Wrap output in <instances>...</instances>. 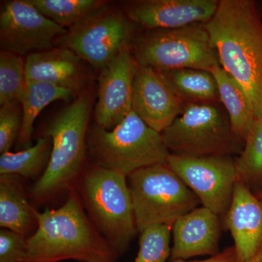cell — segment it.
Here are the masks:
<instances>
[{
	"instance_id": "cell-1",
	"label": "cell",
	"mask_w": 262,
	"mask_h": 262,
	"mask_svg": "<svg viewBox=\"0 0 262 262\" xmlns=\"http://www.w3.org/2000/svg\"><path fill=\"white\" fill-rule=\"evenodd\" d=\"M221 67L247 94L262 117V22L251 0H220L205 24Z\"/></svg>"
},
{
	"instance_id": "cell-2",
	"label": "cell",
	"mask_w": 262,
	"mask_h": 262,
	"mask_svg": "<svg viewBox=\"0 0 262 262\" xmlns=\"http://www.w3.org/2000/svg\"><path fill=\"white\" fill-rule=\"evenodd\" d=\"M36 215L37 227L27 237L24 262H115L116 253L90 220L75 189L60 208Z\"/></svg>"
},
{
	"instance_id": "cell-3",
	"label": "cell",
	"mask_w": 262,
	"mask_h": 262,
	"mask_svg": "<svg viewBox=\"0 0 262 262\" xmlns=\"http://www.w3.org/2000/svg\"><path fill=\"white\" fill-rule=\"evenodd\" d=\"M94 96L90 91L77 96L48 122L42 132L52 140L51 159L30 189L33 201L44 203L75 189L83 173L87 136Z\"/></svg>"
},
{
	"instance_id": "cell-4",
	"label": "cell",
	"mask_w": 262,
	"mask_h": 262,
	"mask_svg": "<svg viewBox=\"0 0 262 262\" xmlns=\"http://www.w3.org/2000/svg\"><path fill=\"white\" fill-rule=\"evenodd\" d=\"M76 186L82 206L98 232L117 256L125 252L138 232L127 177L91 165Z\"/></svg>"
},
{
	"instance_id": "cell-5",
	"label": "cell",
	"mask_w": 262,
	"mask_h": 262,
	"mask_svg": "<svg viewBox=\"0 0 262 262\" xmlns=\"http://www.w3.org/2000/svg\"><path fill=\"white\" fill-rule=\"evenodd\" d=\"M87 149L91 165L127 177L141 168L166 164L170 155L161 134L133 111L112 130L96 124L89 127Z\"/></svg>"
},
{
	"instance_id": "cell-6",
	"label": "cell",
	"mask_w": 262,
	"mask_h": 262,
	"mask_svg": "<svg viewBox=\"0 0 262 262\" xmlns=\"http://www.w3.org/2000/svg\"><path fill=\"white\" fill-rule=\"evenodd\" d=\"M161 135L170 154L178 156H238L244 146L220 103H187Z\"/></svg>"
},
{
	"instance_id": "cell-7",
	"label": "cell",
	"mask_w": 262,
	"mask_h": 262,
	"mask_svg": "<svg viewBox=\"0 0 262 262\" xmlns=\"http://www.w3.org/2000/svg\"><path fill=\"white\" fill-rule=\"evenodd\" d=\"M131 53L138 64L157 72L193 69L211 72L220 65L204 24L146 30L135 37Z\"/></svg>"
},
{
	"instance_id": "cell-8",
	"label": "cell",
	"mask_w": 262,
	"mask_h": 262,
	"mask_svg": "<svg viewBox=\"0 0 262 262\" xmlns=\"http://www.w3.org/2000/svg\"><path fill=\"white\" fill-rule=\"evenodd\" d=\"M136 227L173 225L201 204L194 192L166 164L141 168L127 177Z\"/></svg>"
},
{
	"instance_id": "cell-9",
	"label": "cell",
	"mask_w": 262,
	"mask_h": 262,
	"mask_svg": "<svg viewBox=\"0 0 262 262\" xmlns=\"http://www.w3.org/2000/svg\"><path fill=\"white\" fill-rule=\"evenodd\" d=\"M134 24L110 2L69 29L57 46L69 48L101 72L120 53L131 49Z\"/></svg>"
},
{
	"instance_id": "cell-10",
	"label": "cell",
	"mask_w": 262,
	"mask_h": 262,
	"mask_svg": "<svg viewBox=\"0 0 262 262\" xmlns=\"http://www.w3.org/2000/svg\"><path fill=\"white\" fill-rule=\"evenodd\" d=\"M167 165L195 194L202 206L223 220L237 182L234 157L194 158L170 154Z\"/></svg>"
},
{
	"instance_id": "cell-11",
	"label": "cell",
	"mask_w": 262,
	"mask_h": 262,
	"mask_svg": "<svg viewBox=\"0 0 262 262\" xmlns=\"http://www.w3.org/2000/svg\"><path fill=\"white\" fill-rule=\"evenodd\" d=\"M67 31L44 16L28 0H11L2 5L1 51L22 57L48 51L57 46Z\"/></svg>"
},
{
	"instance_id": "cell-12",
	"label": "cell",
	"mask_w": 262,
	"mask_h": 262,
	"mask_svg": "<svg viewBox=\"0 0 262 262\" xmlns=\"http://www.w3.org/2000/svg\"><path fill=\"white\" fill-rule=\"evenodd\" d=\"M138 63L131 49L122 52L100 72L95 124L110 130L132 112L133 89Z\"/></svg>"
},
{
	"instance_id": "cell-13",
	"label": "cell",
	"mask_w": 262,
	"mask_h": 262,
	"mask_svg": "<svg viewBox=\"0 0 262 262\" xmlns=\"http://www.w3.org/2000/svg\"><path fill=\"white\" fill-rule=\"evenodd\" d=\"M218 5L216 0H138L124 3L122 10L146 30L175 29L206 24Z\"/></svg>"
},
{
	"instance_id": "cell-14",
	"label": "cell",
	"mask_w": 262,
	"mask_h": 262,
	"mask_svg": "<svg viewBox=\"0 0 262 262\" xmlns=\"http://www.w3.org/2000/svg\"><path fill=\"white\" fill-rule=\"evenodd\" d=\"M186 105L160 72L138 64L133 89L132 111L148 126L162 134L182 113Z\"/></svg>"
},
{
	"instance_id": "cell-15",
	"label": "cell",
	"mask_w": 262,
	"mask_h": 262,
	"mask_svg": "<svg viewBox=\"0 0 262 262\" xmlns=\"http://www.w3.org/2000/svg\"><path fill=\"white\" fill-rule=\"evenodd\" d=\"M89 65L75 52L57 46L26 57V78L27 82H46L67 90L77 98L91 91L93 74Z\"/></svg>"
},
{
	"instance_id": "cell-16",
	"label": "cell",
	"mask_w": 262,
	"mask_h": 262,
	"mask_svg": "<svg viewBox=\"0 0 262 262\" xmlns=\"http://www.w3.org/2000/svg\"><path fill=\"white\" fill-rule=\"evenodd\" d=\"M223 225L222 217L203 206L179 217L172 225L170 261L219 254Z\"/></svg>"
},
{
	"instance_id": "cell-17",
	"label": "cell",
	"mask_w": 262,
	"mask_h": 262,
	"mask_svg": "<svg viewBox=\"0 0 262 262\" xmlns=\"http://www.w3.org/2000/svg\"><path fill=\"white\" fill-rule=\"evenodd\" d=\"M223 222L233 237L238 262L249 261L262 245V199L237 181Z\"/></svg>"
},
{
	"instance_id": "cell-18",
	"label": "cell",
	"mask_w": 262,
	"mask_h": 262,
	"mask_svg": "<svg viewBox=\"0 0 262 262\" xmlns=\"http://www.w3.org/2000/svg\"><path fill=\"white\" fill-rule=\"evenodd\" d=\"M37 210L29 201L23 178L0 175V226L24 237L37 227Z\"/></svg>"
},
{
	"instance_id": "cell-19",
	"label": "cell",
	"mask_w": 262,
	"mask_h": 262,
	"mask_svg": "<svg viewBox=\"0 0 262 262\" xmlns=\"http://www.w3.org/2000/svg\"><path fill=\"white\" fill-rule=\"evenodd\" d=\"M211 72L216 81L220 102L228 115L231 127L245 141L257 118L252 103L242 86L220 65Z\"/></svg>"
},
{
	"instance_id": "cell-20",
	"label": "cell",
	"mask_w": 262,
	"mask_h": 262,
	"mask_svg": "<svg viewBox=\"0 0 262 262\" xmlns=\"http://www.w3.org/2000/svg\"><path fill=\"white\" fill-rule=\"evenodd\" d=\"M75 95L67 90L51 84L40 82H27L25 91L20 99L23 111V121L18 139V147L20 150L32 146L34 125L39 113L50 103L63 100L73 101Z\"/></svg>"
},
{
	"instance_id": "cell-21",
	"label": "cell",
	"mask_w": 262,
	"mask_h": 262,
	"mask_svg": "<svg viewBox=\"0 0 262 262\" xmlns=\"http://www.w3.org/2000/svg\"><path fill=\"white\" fill-rule=\"evenodd\" d=\"M186 103H219L218 86L211 72L183 69L158 72Z\"/></svg>"
},
{
	"instance_id": "cell-22",
	"label": "cell",
	"mask_w": 262,
	"mask_h": 262,
	"mask_svg": "<svg viewBox=\"0 0 262 262\" xmlns=\"http://www.w3.org/2000/svg\"><path fill=\"white\" fill-rule=\"evenodd\" d=\"M52 145L51 138L42 136L28 149L3 153L0 156V175L18 176L23 179L40 177L51 159Z\"/></svg>"
},
{
	"instance_id": "cell-23",
	"label": "cell",
	"mask_w": 262,
	"mask_h": 262,
	"mask_svg": "<svg viewBox=\"0 0 262 262\" xmlns=\"http://www.w3.org/2000/svg\"><path fill=\"white\" fill-rule=\"evenodd\" d=\"M237 181L255 194L262 189V117H257L235 158Z\"/></svg>"
},
{
	"instance_id": "cell-24",
	"label": "cell",
	"mask_w": 262,
	"mask_h": 262,
	"mask_svg": "<svg viewBox=\"0 0 262 262\" xmlns=\"http://www.w3.org/2000/svg\"><path fill=\"white\" fill-rule=\"evenodd\" d=\"M38 11L69 29L108 3L103 0H28Z\"/></svg>"
},
{
	"instance_id": "cell-25",
	"label": "cell",
	"mask_w": 262,
	"mask_h": 262,
	"mask_svg": "<svg viewBox=\"0 0 262 262\" xmlns=\"http://www.w3.org/2000/svg\"><path fill=\"white\" fill-rule=\"evenodd\" d=\"M27 86L25 60L10 52H0V105L20 102Z\"/></svg>"
},
{
	"instance_id": "cell-26",
	"label": "cell",
	"mask_w": 262,
	"mask_h": 262,
	"mask_svg": "<svg viewBox=\"0 0 262 262\" xmlns=\"http://www.w3.org/2000/svg\"><path fill=\"white\" fill-rule=\"evenodd\" d=\"M172 226H151L141 233L135 262H167L171 254Z\"/></svg>"
},
{
	"instance_id": "cell-27",
	"label": "cell",
	"mask_w": 262,
	"mask_h": 262,
	"mask_svg": "<svg viewBox=\"0 0 262 262\" xmlns=\"http://www.w3.org/2000/svg\"><path fill=\"white\" fill-rule=\"evenodd\" d=\"M23 121V111L20 102L3 105L0 107V153L10 151L18 141Z\"/></svg>"
},
{
	"instance_id": "cell-28",
	"label": "cell",
	"mask_w": 262,
	"mask_h": 262,
	"mask_svg": "<svg viewBox=\"0 0 262 262\" xmlns=\"http://www.w3.org/2000/svg\"><path fill=\"white\" fill-rule=\"evenodd\" d=\"M27 239L8 229L0 231V262H24L27 254Z\"/></svg>"
},
{
	"instance_id": "cell-29",
	"label": "cell",
	"mask_w": 262,
	"mask_h": 262,
	"mask_svg": "<svg viewBox=\"0 0 262 262\" xmlns=\"http://www.w3.org/2000/svg\"><path fill=\"white\" fill-rule=\"evenodd\" d=\"M172 262H238L237 253L234 246L226 248L222 252L214 256L201 260V261H187V260L179 259Z\"/></svg>"
},
{
	"instance_id": "cell-30",
	"label": "cell",
	"mask_w": 262,
	"mask_h": 262,
	"mask_svg": "<svg viewBox=\"0 0 262 262\" xmlns=\"http://www.w3.org/2000/svg\"><path fill=\"white\" fill-rule=\"evenodd\" d=\"M247 262H262V245L256 254Z\"/></svg>"
},
{
	"instance_id": "cell-31",
	"label": "cell",
	"mask_w": 262,
	"mask_h": 262,
	"mask_svg": "<svg viewBox=\"0 0 262 262\" xmlns=\"http://www.w3.org/2000/svg\"><path fill=\"white\" fill-rule=\"evenodd\" d=\"M256 194V196L259 198V199H262V189L261 191H259V192L256 193V194Z\"/></svg>"
}]
</instances>
